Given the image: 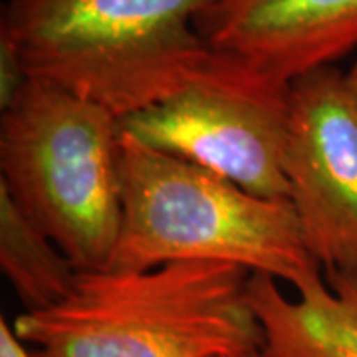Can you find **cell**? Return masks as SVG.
<instances>
[{"instance_id": "6da1fadb", "label": "cell", "mask_w": 357, "mask_h": 357, "mask_svg": "<svg viewBox=\"0 0 357 357\" xmlns=\"http://www.w3.org/2000/svg\"><path fill=\"white\" fill-rule=\"evenodd\" d=\"M250 272L225 262L79 272L56 306L14 319L34 357H256L266 332Z\"/></svg>"}, {"instance_id": "7a4b0ae2", "label": "cell", "mask_w": 357, "mask_h": 357, "mask_svg": "<svg viewBox=\"0 0 357 357\" xmlns=\"http://www.w3.org/2000/svg\"><path fill=\"white\" fill-rule=\"evenodd\" d=\"M218 0H8L0 42L26 77L117 119L183 89L213 52L197 18Z\"/></svg>"}, {"instance_id": "3957f363", "label": "cell", "mask_w": 357, "mask_h": 357, "mask_svg": "<svg viewBox=\"0 0 357 357\" xmlns=\"http://www.w3.org/2000/svg\"><path fill=\"white\" fill-rule=\"evenodd\" d=\"M121 227L112 270L225 262L302 292L321 278L290 201L262 199L121 131Z\"/></svg>"}, {"instance_id": "277c9868", "label": "cell", "mask_w": 357, "mask_h": 357, "mask_svg": "<svg viewBox=\"0 0 357 357\" xmlns=\"http://www.w3.org/2000/svg\"><path fill=\"white\" fill-rule=\"evenodd\" d=\"M119 119L28 77L0 115V189L79 272L105 270L121 227Z\"/></svg>"}, {"instance_id": "5b68a950", "label": "cell", "mask_w": 357, "mask_h": 357, "mask_svg": "<svg viewBox=\"0 0 357 357\" xmlns=\"http://www.w3.org/2000/svg\"><path fill=\"white\" fill-rule=\"evenodd\" d=\"M147 147L204 167L262 199L290 201L284 175L288 86L229 58L211 62L171 98L119 119Z\"/></svg>"}, {"instance_id": "8992f818", "label": "cell", "mask_w": 357, "mask_h": 357, "mask_svg": "<svg viewBox=\"0 0 357 357\" xmlns=\"http://www.w3.org/2000/svg\"><path fill=\"white\" fill-rule=\"evenodd\" d=\"M284 175L319 266L357 272V107L337 66L316 68L288 86Z\"/></svg>"}, {"instance_id": "52a82bcc", "label": "cell", "mask_w": 357, "mask_h": 357, "mask_svg": "<svg viewBox=\"0 0 357 357\" xmlns=\"http://www.w3.org/2000/svg\"><path fill=\"white\" fill-rule=\"evenodd\" d=\"M213 54L282 86L357 48V0H218L197 18Z\"/></svg>"}, {"instance_id": "ba28073f", "label": "cell", "mask_w": 357, "mask_h": 357, "mask_svg": "<svg viewBox=\"0 0 357 357\" xmlns=\"http://www.w3.org/2000/svg\"><path fill=\"white\" fill-rule=\"evenodd\" d=\"M250 304L266 332L268 357H357V272L326 270L292 302L276 280L252 274Z\"/></svg>"}, {"instance_id": "9c48e42d", "label": "cell", "mask_w": 357, "mask_h": 357, "mask_svg": "<svg viewBox=\"0 0 357 357\" xmlns=\"http://www.w3.org/2000/svg\"><path fill=\"white\" fill-rule=\"evenodd\" d=\"M0 270L24 312L56 306L72 292L79 270L0 189Z\"/></svg>"}, {"instance_id": "30bf717a", "label": "cell", "mask_w": 357, "mask_h": 357, "mask_svg": "<svg viewBox=\"0 0 357 357\" xmlns=\"http://www.w3.org/2000/svg\"><path fill=\"white\" fill-rule=\"evenodd\" d=\"M0 357H34L16 337L13 326H8L6 319H0Z\"/></svg>"}, {"instance_id": "8fae6325", "label": "cell", "mask_w": 357, "mask_h": 357, "mask_svg": "<svg viewBox=\"0 0 357 357\" xmlns=\"http://www.w3.org/2000/svg\"><path fill=\"white\" fill-rule=\"evenodd\" d=\"M345 74H347V82H349V88H351L354 102H356V107H357V60L354 62V66L345 72Z\"/></svg>"}, {"instance_id": "7c38bea8", "label": "cell", "mask_w": 357, "mask_h": 357, "mask_svg": "<svg viewBox=\"0 0 357 357\" xmlns=\"http://www.w3.org/2000/svg\"><path fill=\"white\" fill-rule=\"evenodd\" d=\"M256 357H268V354H266V351H264V354H260V356H256Z\"/></svg>"}]
</instances>
